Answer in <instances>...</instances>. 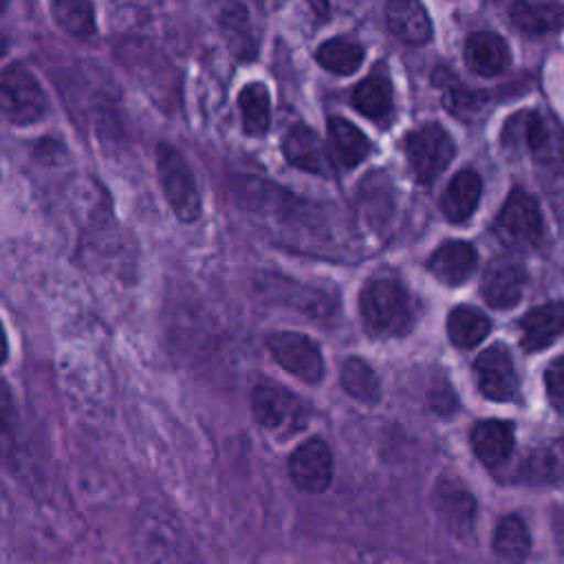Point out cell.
<instances>
[{"label": "cell", "mask_w": 564, "mask_h": 564, "mask_svg": "<svg viewBox=\"0 0 564 564\" xmlns=\"http://www.w3.org/2000/svg\"><path fill=\"white\" fill-rule=\"evenodd\" d=\"M359 311L366 328L377 337L405 335L412 326V297L399 280L372 278L359 293Z\"/></svg>", "instance_id": "obj_1"}, {"label": "cell", "mask_w": 564, "mask_h": 564, "mask_svg": "<svg viewBox=\"0 0 564 564\" xmlns=\"http://www.w3.org/2000/svg\"><path fill=\"white\" fill-rule=\"evenodd\" d=\"M156 156V174L159 185L167 205L181 223H194L200 218V192L196 185V176L187 163V159L170 143L161 141L154 148Z\"/></svg>", "instance_id": "obj_2"}, {"label": "cell", "mask_w": 564, "mask_h": 564, "mask_svg": "<svg viewBox=\"0 0 564 564\" xmlns=\"http://www.w3.org/2000/svg\"><path fill=\"white\" fill-rule=\"evenodd\" d=\"M0 112L18 126L35 123L48 112L44 86L22 62L0 68Z\"/></svg>", "instance_id": "obj_3"}, {"label": "cell", "mask_w": 564, "mask_h": 564, "mask_svg": "<svg viewBox=\"0 0 564 564\" xmlns=\"http://www.w3.org/2000/svg\"><path fill=\"white\" fill-rule=\"evenodd\" d=\"M403 148L408 163L421 183H432L438 178L456 152L452 137L438 123H427L410 132Z\"/></svg>", "instance_id": "obj_4"}, {"label": "cell", "mask_w": 564, "mask_h": 564, "mask_svg": "<svg viewBox=\"0 0 564 564\" xmlns=\"http://www.w3.org/2000/svg\"><path fill=\"white\" fill-rule=\"evenodd\" d=\"M137 549L141 564H185L183 535L161 511H145L137 522Z\"/></svg>", "instance_id": "obj_5"}, {"label": "cell", "mask_w": 564, "mask_h": 564, "mask_svg": "<svg viewBox=\"0 0 564 564\" xmlns=\"http://www.w3.org/2000/svg\"><path fill=\"white\" fill-rule=\"evenodd\" d=\"M267 348L273 359L291 375L306 383H315L324 375V359L315 341L306 335L278 330L267 335Z\"/></svg>", "instance_id": "obj_6"}, {"label": "cell", "mask_w": 564, "mask_h": 564, "mask_svg": "<svg viewBox=\"0 0 564 564\" xmlns=\"http://www.w3.org/2000/svg\"><path fill=\"white\" fill-rule=\"evenodd\" d=\"M251 408L256 421L271 432H295L304 425V408L282 386L260 381L251 394Z\"/></svg>", "instance_id": "obj_7"}, {"label": "cell", "mask_w": 564, "mask_h": 564, "mask_svg": "<svg viewBox=\"0 0 564 564\" xmlns=\"http://www.w3.org/2000/svg\"><path fill=\"white\" fill-rule=\"evenodd\" d=\"M474 377L478 390L491 401H511L520 388L511 352L500 344H494L478 355Z\"/></svg>", "instance_id": "obj_8"}, {"label": "cell", "mask_w": 564, "mask_h": 564, "mask_svg": "<svg viewBox=\"0 0 564 564\" xmlns=\"http://www.w3.org/2000/svg\"><path fill=\"white\" fill-rule=\"evenodd\" d=\"M289 474L297 489L319 494L333 480V454L322 438H308L289 458Z\"/></svg>", "instance_id": "obj_9"}, {"label": "cell", "mask_w": 564, "mask_h": 564, "mask_svg": "<svg viewBox=\"0 0 564 564\" xmlns=\"http://www.w3.org/2000/svg\"><path fill=\"white\" fill-rule=\"evenodd\" d=\"M500 236L518 247H531L542 236V216L538 203L524 192L513 189L498 214Z\"/></svg>", "instance_id": "obj_10"}, {"label": "cell", "mask_w": 564, "mask_h": 564, "mask_svg": "<svg viewBox=\"0 0 564 564\" xmlns=\"http://www.w3.org/2000/svg\"><path fill=\"white\" fill-rule=\"evenodd\" d=\"M527 286V271L511 260L491 262L482 275L480 293L494 308H511L520 302Z\"/></svg>", "instance_id": "obj_11"}, {"label": "cell", "mask_w": 564, "mask_h": 564, "mask_svg": "<svg viewBox=\"0 0 564 564\" xmlns=\"http://www.w3.org/2000/svg\"><path fill=\"white\" fill-rule=\"evenodd\" d=\"M434 505L449 531H454L458 535H467L471 531L476 502L463 482H458L454 478L438 480V485L434 489Z\"/></svg>", "instance_id": "obj_12"}, {"label": "cell", "mask_w": 564, "mask_h": 564, "mask_svg": "<svg viewBox=\"0 0 564 564\" xmlns=\"http://www.w3.org/2000/svg\"><path fill=\"white\" fill-rule=\"evenodd\" d=\"M282 152L291 165L304 172H311L317 176H328L333 172L330 159L322 139L306 126H293L284 134Z\"/></svg>", "instance_id": "obj_13"}, {"label": "cell", "mask_w": 564, "mask_h": 564, "mask_svg": "<svg viewBox=\"0 0 564 564\" xmlns=\"http://www.w3.org/2000/svg\"><path fill=\"white\" fill-rule=\"evenodd\" d=\"M511 62V53L507 42L491 33V31H478L471 33L465 42V64L471 73L482 77H494L502 73Z\"/></svg>", "instance_id": "obj_14"}, {"label": "cell", "mask_w": 564, "mask_h": 564, "mask_svg": "<svg viewBox=\"0 0 564 564\" xmlns=\"http://www.w3.org/2000/svg\"><path fill=\"white\" fill-rule=\"evenodd\" d=\"M476 262H478V256H476V249L469 242L447 240L430 256L427 269L443 284L456 286L474 273Z\"/></svg>", "instance_id": "obj_15"}, {"label": "cell", "mask_w": 564, "mask_h": 564, "mask_svg": "<svg viewBox=\"0 0 564 564\" xmlns=\"http://www.w3.org/2000/svg\"><path fill=\"white\" fill-rule=\"evenodd\" d=\"M520 330H522L520 344L527 352L546 348L564 333V304L549 302L538 308H531L522 317Z\"/></svg>", "instance_id": "obj_16"}, {"label": "cell", "mask_w": 564, "mask_h": 564, "mask_svg": "<svg viewBox=\"0 0 564 564\" xmlns=\"http://www.w3.org/2000/svg\"><path fill=\"white\" fill-rule=\"evenodd\" d=\"M471 447L487 467H500L513 452V425L500 419L478 421L471 430Z\"/></svg>", "instance_id": "obj_17"}, {"label": "cell", "mask_w": 564, "mask_h": 564, "mask_svg": "<svg viewBox=\"0 0 564 564\" xmlns=\"http://www.w3.org/2000/svg\"><path fill=\"white\" fill-rule=\"evenodd\" d=\"M386 24L405 44H425L432 37V22L423 4L414 0H392L386 4Z\"/></svg>", "instance_id": "obj_18"}, {"label": "cell", "mask_w": 564, "mask_h": 564, "mask_svg": "<svg viewBox=\"0 0 564 564\" xmlns=\"http://www.w3.org/2000/svg\"><path fill=\"white\" fill-rule=\"evenodd\" d=\"M502 143L513 150L529 148L538 156H544L553 150V132L538 112H520L507 121Z\"/></svg>", "instance_id": "obj_19"}, {"label": "cell", "mask_w": 564, "mask_h": 564, "mask_svg": "<svg viewBox=\"0 0 564 564\" xmlns=\"http://www.w3.org/2000/svg\"><path fill=\"white\" fill-rule=\"evenodd\" d=\"M480 194H482V181H480L478 172H474V170L458 172L449 181V185L441 198L443 214L452 223H465L476 212Z\"/></svg>", "instance_id": "obj_20"}, {"label": "cell", "mask_w": 564, "mask_h": 564, "mask_svg": "<svg viewBox=\"0 0 564 564\" xmlns=\"http://www.w3.org/2000/svg\"><path fill=\"white\" fill-rule=\"evenodd\" d=\"M352 106L375 121H381L392 112V84L383 68H375L355 86Z\"/></svg>", "instance_id": "obj_21"}, {"label": "cell", "mask_w": 564, "mask_h": 564, "mask_svg": "<svg viewBox=\"0 0 564 564\" xmlns=\"http://www.w3.org/2000/svg\"><path fill=\"white\" fill-rule=\"evenodd\" d=\"M328 137H330V148H333L335 161L344 167H355L370 154L368 137L348 119L330 117Z\"/></svg>", "instance_id": "obj_22"}, {"label": "cell", "mask_w": 564, "mask_h": 564, "mask_svg": "<svg viewBox=\"0 0 564 564\" xmlns=\"http://www.w3.org/2000/svg\"><path fill=\"white\" fill-rule=\"evenodd\" d=\"M220 29L234 55L238 59H251L258 51V42L253 35V26L249 13L242 4H227L220 11Z\"/></svg>", "instance_id": "obj_23"}, {"label": "cell", "mask_w": 564, "mask_h": 564, "mask_svg": "<svg viewBox=\"0 0 564 564\" xmlns=\"http://www.w3.org/2000/svg\"><path fill=\"white\" fill-rule=\"evenodd\" d=\"M489 330H491L489 317L476 306L463 304L447 315V335L452 344L458 348H471L480 344L489 335Z\"/></svg>", "instance_id": "obj_24"}, {"label": "cell", "mask_w": 564, "mask_h": 564, "mask_svg": "<svg viewBox=\"0 0 564 564\" xmlns=\"http://www.w3.org/2000/svg\"><path fill=\"white\" fill-rule=\"evenodd\" d=\"M494 551L505 562L520 564L531 551V535L527 524L518 516H505L494 531Z\"/></svg>", "instance_id": "obj_25"}, {"label": "cell", "mask_w": 564, "mask_h": 564, "mask_svg": "<svg viewBox=\"0 0 564 564\" xmlns=\"http://www.w3.org/2000/svg\"><path fill=\"white\" fill-rule=\"evenodd\" d=\"M511 20L527 33H546L564 24V7L553 2H516Z\"/></svg>", "instance_id": "obj_26"}, {"label": "cell", "mask_w": 564, "mask_h": 564, "mask_svg": "<svg viewBox=\"0 0 564 564\" xmlns=\"http://www.w3.org/2000/svg\"><path fill=\"white\" fill-rule=\"evenodd\" d=\"M51 13L68 35L77 40H90L95 35V4L82 0H57L51 4Z\"/></svg>", "instance_id": "obj_27"}, {"label": "cell", "mask_w": 564, "mask_h": 564, "mask_svg": "<svg viewBox=\"0 0 564 564\" xmlns=\"http://www.w3.org/2000/svg\"><path fill=\"white\" fill-rule=\"evenodd\" d=\"M238 106H240L245 130L249 134L267 132L271 121V99L264 84L260 82L247 84L238 95Z\"/></svg>", "instance_id": "obj_28"}, {"label": "cell", "mask_w": 564, "mask_h": 564, "mask_svg": "<svg viewBox=\"0 0 564 564\" xmlns=\"http://www.w3.org/2000/svg\"><path fill=\"white\" fill-rule=\"evenodd\" d=\"M341 386L350 397L364 403H375L381 394L375 370L359 357H348L341 364Z\"/></svg>", "instance_id": "obj_29"}, {"label": "cell", "mask_w": 564, "mask_h": 564, "mask_svg": "<svg viewBox=\"0 0 564 564\" xmlns=\"http://www.w3.org/2000/svg\"><path fill=\"white\" fill-rule=\"evenodd\" d=\"M317 62L330 70V73H337V75H350L355 73L361 62H364V48L355 42H348V40H341V37H335V40H328L324 42L317 53H315Z\"/></svg>", "instance_id": "obj_30"}, {"label": "cell", "mask_w": 564, "mask_h": 564, "mask_svg": "<svg viewBox=\"0 0 564 564\" xmlns=\"http://www.w3.org/2000/svg\"><path fill=\"white\" fill-rule=\"evenodd\" d=\"M527 474L538 480L564 482V438L538 447L527 460Z\"/></svg>", "instance_id": "obj_31"}, {"label": "cell", "mask_w": 564, "mask_h": 564, "mask_svg": "<svg viewBox=\"0 0 564 564\" xmlns=\"http://www.w3.org/2000/svg\"><path fill=\"white\" fill-rule=\"evenodd\" d=\"M443 104L456 117L467 119L485 108V95L471 90L469 86H463L458 79H447V84L443 86Z\"/></svg>", "instance_id": "obj_32"}, {"label": "cell", "mask_w": 564, "mask_h": 564, "mask_svg": "<svg viewBox=\"0 0 564 564\" xmlns=\"http://www.w3.org/2000/svg\"><path fill=\"white\" fill-rule=\"evenodd\" d=\"M544 383H546V397L560 414H564V355L553 359L544 372Z\"/></svg>", "instance_id": "obj_33"}, {"label": "cell", "mask_w": 564, "mask_h": 564, "mask_svg": "<svg viewBox=\"0 0 564 564\" xmlns=\"http://www.w3.org/2000/svg\"><path fill=\"white\" fill-rule=\"evenodd\" d=\"M15 399L4 379H0V434L7 432L15 421Z\"/></svg>", "instance_id": "obj_34"}, {"label": "cell", "mask_w": 564, "mask_h": 564, "mask_svg": "<svg viewBox=\"0 0 564 564\" xmlns=\"http://www.w3.org/2000/svg\"><path fill=\"white\" fill-rule=\"evenodd\" d=\"M430 401H432V408L438 410L441 414H449V412H454V408H456L454 390H452V386H447V383L432 386V390H430Z\"/></svg>", "instance_id": "obj_35"}, {"label": "cell", "mask_w": 564, "mask_h": 564, "mask_svg": "<svg viewBox=\"0 0 564 564\" xmlns=\"http://www.w3.org/2000/svg\"><path fill=\"white\" fill-rule=\"evenodd\" d=\"M553 531H555L557 542L564 546V507H560V509L555 511V518H553Z\"/></svg>", "instance_id": "obj_36"}, {"label": "cell", "mask_w": 564, "mask_h": 564, "mask_svg": "<svg viewBox=\"0 0 564 564\" xmlns=\"http://www.w3.org/2000/svg\"><path fill=\"white\" fill-rule=\"evenodd\" d=\"M7 359H9V337H7L4 324L0 319V366H4Z\"/></svg>", "instance_id": "obj_37"}, {"label": "cell", "mask_w": 564, "mask_h": 564, "mask_svg": "<svg viewBox=\"0 0 564 564\" xmlns=\"http://www.w3.org/2000/svg\"><path fill=\"white\" fill-rule=\"evenodd\" d=\"M7 48H9V37L0 31V57L7 53Z\"/></svg>", "instance_id": "obj_38"}, {"label": "cell", "mask_w": 564, "mask_h": 564, "mask_svg": "<svg viewBox=\"0 0 564 564\" xmlns=\"http://www.w3.org/2000/svg\"><path fill=\"white\" fill-rule=\"evenodd\" d=\"M7 9V2H0V13Z\"/></svg>", "instance_id": "obj_39"}]
</instances>
